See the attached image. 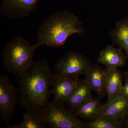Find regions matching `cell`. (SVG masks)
I'll return each instance as SVG.
<instances>
[{
    "mask_svg": "<svg viewBox=\"0 0 128 128\" xmlns=\"http://www.w3.org/2000/svg\"><path fill=\"white\" fill-rule=\"evenodd\" d=\"M54 73L44 58L34 62L26 70L15 75L18 86V103L26 112L40 117L48 107Z\"/></svg>",
    "mask_w": 128,
    "mask_h": 128,
    "instance_id": "6da1fadb",
    "label": "cell"
},
{
    "mask_svg": "<svg viewBox=\"0 0 128 128\" xmlns=\"http://www.w3.org/2000/svg\"><path fill=\"white\" fill-rule=\"evenodd\" d=\"M85 30L82 22L73 12L57 11L44 20L40 26L36 44L50 48L63 46L70 36L75 34L82 35Z\"/></svg>",
    "mask_w": 128,
    "mask_h": 128,
    "instance_id": "7a4b0ae2",
    "label": "cell"
},
{
    "mask_svg": "<svg viewBox=\"0 0 128 128\" xmlns=\"http://www.w3.org/2000/svg\"><path fill=\"white\" fill-rule=\"evenodd\" d=\"M39 46L34 45L23 37L16 36L5 44L2 60L4 68L9 73L16 75L25 71L34 62V51Z\"/></svg>",
    "mask_w": 128,
    "mask_h": 128,
    "instance_id": "3957f363",
    "label": "cell"
},
{
    "mask_svg": "<svg viewBox=\"0 0 128 128\" xmlns=\"http://www.w3.org/2000/svg\"><path fill=\"white\" fill-rule=\"evenodd\" d=\"M46 128H85L82 122L75 113L64 104L50 102L48 108L40 116Z\"/></svg>",
    "mask_w": 128,
    "mask_h": 128,
    "instance_id": "277c9868",
    "label": "cell"
},
{
    "mask_svg": "<svg viewBox=\"0 0 128 128\" xmlns=\"http://www.w3.org/2000/svg\"><path fill=\"white\" fill-rule=\"evenodd\" d=\"M91 65L84 55L75 51H69L56 64L54 73L78 78L80 75L86 76Z\"/></svg>",
    "mask_w": 128,
    "mask_h": 128,
    "instance_id": "5b68a950",
    "label": "cell"
},
{
    "mask_svg": "<svg viewBox=\"0 0 128 128\" xmlns=\"http://www.w3.org/2000/svg\"><path fill=\"white\" fill-rule=\"evenodd\" d=\"M18 88L11 82L8 76H0V115L1 121L9 124L18 103Z\"/></svg>",
    "mask_w": 128,
    "mask_h": 128,
    "instance_id": "8992f818",
    "label": "cell"
},
{
    "mask_svg": "<svg viewBox=\"0 0 128 128\" xmlns=\"http://www.w3.org/2000/svg\"><path fill=\"white\" fill-rule=\"evenodd\" d=\"M40 0H2L1 16L10 19L27 18L36 9Z\"/></svg>",
    "mask_w": 128,
    "mask_h": 128,
    "instance_id": "52a82bcc",
    "label": "cell"
},
{
    "mask_svg": "<svg viewBox=\"0 0 128 128\" xmlns=\"http://www.w3.org/2000/svg\"><path fill=\"white\" fill-rule=\"evenodd\" d=\"M80 81L79 77L57 75L54 73L51 84V92L54 96L52 102L58 104L65 102L78 86Z\"/></svg>",
    "mask_w": 128,
    "mask_h": 128,
    "instance_id": "ba28073f",
    "label": "cell"
},
{
    "mask_svg": "<svg viewBox=\"0 0 128 128\" xmlns=\"http://www.w3.org/2000/svg\"><path fill=\"white\" fill-rule=\"evenodd\" d=\"M127 57L120 48L107 46L100 52L98 61L105 66L107 70H112L124 65Z\"/></svg>",
    "mask_w": 128,
    "mask_h": 128,
    "instance_id": "9c48e42d",
    "label": "cell"
},
{
    "mask_svg": "<svg viewBox=\"0 0 128 128\" xmlns=\"http://www.w3.org/2000/svg\"><path fill=\"white\" fill-rule=\"evenodd\" d=\"M128 114V99L120 95L104 104L102 114L113 119L122 121Z\"/></svg>",
    "mask_w": 128,
    "mask_h": 128,
    "instance_id": "30bf717a",
    "label": "cell"
},
{
    "mask_svg": "<svg viewBox=\"0 0 128 128\" xmlns=\"http://www.w3.org/2000/svg\"><path fill=\"white\" fill-rule=\"evenodd\" d=\"M106 70L97 65H91L86 75V80L100 97L106 94Z\"/></svg>",
    "mask_w": 128,
    "mask_h": 128,
    "instance_id": "8fae6325",
    "label": "cell"
},
{
    "mask_svg": "<svg viewBox=\"0 0 128 128\" xmlns=\"http://www.w3.org/2000/svg\"><path fill=\"white\" fill-rule=\"evenodd\" d=\"M92 89L86 80H82L68 99L66 102L69 108L74 112L82 105L92 98Z\"/></svg>",
    "mask_w": 128,
    "mask_h": 128,
    "instance_id": "7c38bea8",
    "label": "cell"
},
{
    "mask_svg": "<svg viewBox=\"0 0 128 128\" xmlns=\"http://www.w3.org/2000/svg\"><path fill=\"white\" fill-rule=\"evenodd\" d=\"M123 74L118 68L106 70V90L108 100L121 95L123 88Z\"/></svg>",
    "mask_w": 128,
    "mask_h": 128,
    "instance_id": "4fadbf2b",
    "label": "cell"
},
{
    "mask_svg": "<svg viewBox=\"0 0 128 128\" xmlns=\"http://www.w3.org/2000/svg\"><path fill=\"white\" fill-rule=\"evenodd\" d=\"M109 35L114 43L124 50L128 58V19L118 21Z\"/></svg>",
    "mask_w": 128,
    "mask_h": 128,
    "instance_id": "5bb4252c",
    "label": "cell"
},
{
    "mask_svg": "<svg viewBox=\"0 0 128 128\" xmlns=\"http://www.w3.org/2000/svg\"><path fill=\"white\" fill-rule=\"evenodd\" d=\"M103 110L104 104L100 98H92L78 108L74 113L78 116L90 121L102 114Z\"/></svg>",
    "mask_w": 128,
    "mask_h": 128,
    "instance_id": "9a60e30c",
    "label": "cell"
},
{
    "mask_svg": "<svg viewBox=\"0 0 128 128\" xmlns=\"http://www.w3.org/2000/svg\"><path fill=\"white\" fill-rule=\"evenodd\" d=\"M122 121L112 118L102 114L95 119L85 122V128H120Z\"/></svg>",
    "mask_w": 128,
    "mask_h": 128,
    "instance_id": "2e32d148",
    "label": "cell"
},
{
    "mask_svg": "<svg viewBox=\"0 0 128 128\" xmlns=\"http://www.w3.org/2000/svg\"><path fill=\"white\" fill-rule=\"evenodd\" d=\"M7 128H46L40 117L26 112L23 115V120L20 124L6 125Z\"/></svg>",
    "mask_w": 128,
    "mask_h": 128,
    "instance_id": "e0dca14e",
    "label": "cell"
},
{
    "mask_svg": "<svg viewBox=\"0 0 128 128\" xmlns=\"http://www.w3.org/2000/svg\"><path fill=\"white\" fill-rule=\"evenodd\" d=\"M125 78V83L123 86L121 95L128 99V77L124 74Z\"/></svg>",
    "mask_w": 128,
    "mask_h": 128,
    "instance_id": "ac0fdd59",
    "label": "cell"
},
{
    "mask_svg": "<svg viewBox=\"0 0 128 128\" xmlns=\"http://www.w3.org/2000/svg\"><path fill=\"white\" fill-rule=\"evenodd\" d=\"M123 127L128 128V114L124 119L122 120Z\"/></svg>",
    "mask_w": 128,
    "mask_h": 128,
    "instance_id": "d6986e66",
    "label": "cell"
},
{
    "mask_svg": "<svg viewBox=\"0 0 128 128\" xmlns=\"http://www.w3.org/2000/svg\"><path fill=\"white\" fill-rule=\"evenodd\" d=\"M124 74L126 75L128 77V70L124 72Z\"/></svg>",
    "mask_w": 128,
    "mask_h": 128,
    "instance_id": "ffe728a7",
    "label": "cell"
},
{
    "mask_svg": "<svg viewBox=\"0 0 128 128\" xmlns=\"http://www.w3.org/2000/svg\"></svg>",
    "mask_w": 128,
    "mask_h": 128,
    "instance_id": "44dd1931",
    "label": "cell"
}]
</instances>
